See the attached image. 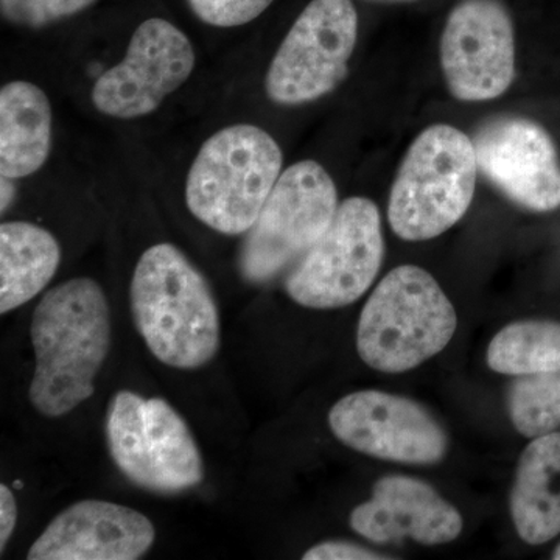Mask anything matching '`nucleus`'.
I'll use <instances>...</instances> for the list:
<instances>
[{"label": "nucleus", "instance_id": "f257e3e1", "mask_svg": "<svg viewBox=\"0 0 560 560\" xmlns=\"http://www.w3.org/2000/svg\"><path fill=\"white\" fill-rule=\"evenodd\" d=\"M110 312L101 283L66 280L44 294L33 312L35 353L28 400L46 418H62L95 393L108 359Z\"/></svg>", "mask_w": 560, "mask_h": 560}, {"label": "nucleus", "instance_id": "f03ea898", "mask_svg": "<svg viewBox=\"0 0 560 560\" xmlns=\"http://www.w3.org/2000/svg\"><path fill=\"white\" fill-rule=\"evenodd\" d=\"M130 305L136 329L165 366L200 370L219 353V304L208 280L175 245L143 250L132 272Z\"/></svg>", "mask_w": 560, "mask_h": 560}, {"label": "nucleus", "instance_id": "7ed1b4c3", "mask_svg": "<svg viewBox=\"0 0 560 560\" xmlns=\"http://www.w3.org/2000/svg\"><path fill=\"white\" fill-rule=\"evenodd\" d=\"M458 316L438 280L416 265L389 271L372 291L357 327V350L372 370L400 374L447 348Z\"/></svg>", "mask_w": 560, "mask_h": 560}, {"label": "nucleus", "instance_id": "20e7f679", "mask_svg": "<svg viewBox=\"0 0 560 560\" xmlns=\"http://www.w3.org/2000/svg\"><path fill=\"white\" fill-rule=\"evenodd\" d=\"M474 140L452 125L425 128L412 140L390 187V230L405 242L440 237L470 209L478 179Z\"/></svg>", "mask_w": 560, "mask_h": 560}, {"label": "nucleus", "instance_id": "39448f33", "mask_svg": "<svg viewBox=\"0 0 560 560\" xmlns=\"http://www.w3.org/2000/svg\"><path fill=\"white\" fill-rule=\"evenodd\" d=\"M283 154L256 125L223 128L202 143L186 180L191 215L224 235L248 232L282 175Z\"/></svg>", "mask_w": 560, "mask_h": 560}, {"label": "nucleus", "instance_id": "423d86ee", "mask_svg": "<svg viewBox=\"0 0 560 560\" xmlns=\"http://www.w3.org/2000/svg\"><path fill=\"white\" fill-rule=\"evenodd\" d=\"M106 444L117 469L139 488L176 493L205 480L197 441L167 400L135 390L114 394L106 411Z\"/></svg>", "mask_w": 560, "mask_h": 560}, {"label": "nucleus", "instance_id": "0eeeda50", "mask_svg": "<svg viewBox=\"0 0 560 560\" xmlns=\"http://www.w3.org/2000/svg\"><path fill=\"white\" fill-rule=\"evenodd\" d=\"M385 257L382 217L370 198L340 202L326 234L298 260L287 294L305 308L348 307L370 290Z\"/></svg>", "mask_w": 560, "mask_h": 560}, {"label": "nucleus", "instance_id": "6e6552de", "mask_svg": "<svg viewBox=\"0 0 560 560\" xmlns=\"http://www.w3.org/2000/svg\"><path fill=\"white\" fill-rule=\"evenodd\" d=\"M338 190L323 165L301 161L282 172L243 245L241 271L249 282H267L300 260L329 230Z\"/></svg>", "mask_w": 560, "mask_h": 560}, {"label": "nucleus", "instance_id": "1a4fd4ad", "mask_svg": "<svg viewBox=\"0 0 560 560\" xmlns=\"http://www.w3.org/2000/svg\"><path fill=\"white\" fill-rule=\"evenodd\" d=\"M360 18L353 0H312L280 43L265 77L276 105L319 101L346 80L359 40Z\"/></svg>", "mask_w": 560, "mask_h": 560}, {"label": "nucleus", "instance_id": "9d476101", "mask_svg": "<svg viewBox=\"0 0 560 560\" xmlns=\"http://www.w3.org/2000/svg\"><path fill=\"white\" fill-rule=\"evenodd\" d=\"M515 24L506 0H458L442 27L440 60L459 102L501 97L515 79Z\"/></svg>", "mask_w": 560, "mask_h": 560}, {"label": "nucleus", "instance_id": "9b49d317", "mask_svg": "<svg viewBox=\"0 0 560 560\" xmlns=\"http://www.w3.org/2000/svg\"><path fill=\"white\" fill-rule=\"evenodd\" d=\"M329 427L346 447L390 463L434 466L447 455L448 438L418 401L385 390L350 393L331 407Z\"/></svg>", "mask_w": 560, "mask_h": 560}, {"label": "nucleus", "instance_id": "f8f14e48", "mask_svg": "<svg viewBox=\"0 0 560 560\" xmlns=\"http://www.w3.org/2000/svg\"><path fill=\"white\" fill-rule=\"evenodd\" d=\"M195 50L172 22L151 18L136 28L119 65L95 81L92 105L114 119L149 116L190 79Z\"/></svg>", "mask_w": 560, "mask_h": 560}, {"label": "nucleus", "instance_id": "ddd939ff", "mask_svg": "<svg viewBox=\"0 0 560 560\" xmlns=\"http://www.w3.org/2000/svg\"><path fill=\"white\" fill-rule=\"evenodd\" d=\"M478 171L508 200L530 212L560 208V158L537 121L501 116L475 132Z\"/></svg>", "mask_w": 560, "mask_h": 560}, {"label": "nucleus", "instance_id": "4468645a", "mask_svg": "<svg viewBox=\"0 0 560 560\" xmlns=\"http://www.w3.org/2000/svg\"><path fill=\"white\" fill-rule=\"evenodd\" d=\"M156 539L142 512L103 500H83L61 511L33 541L31 560H136Z\"/></svg>", "mask_w": 560, "mask_h": 560}, {"label": "nucleus", "instance_id": "2eb2a0df", "mask_svg": "<svg viewBox=\"0 0 560 560\" xmlns=\"http://www.w3.org/2000/svg\"><path fill=\"white\" fill-rule=\"evenodd\" d=\"M349 523L375 544L411 539L427 547L451 544L464 528L463 515L452 503L429 482L407 475L375 482L372 499L350 512Z\"/></svg>", "mask_w": 560, "mask_h": 560}, {"label": "nucleus", "instance_id": "dca6fc26", "mask_svg": "<svg viewBox=\"0 0 560 560\" xmlns=\"http://www.w3.org/2000/svg\"><path fill=\"white\" fill-rule=\"evenodd\" d=\"M512 523L528 545H544L560 534V431L526 445L511 489Z\"/></svg>", "mask_w": 560, "mask_h": 560}, {"label": "nucleus", "instance_id": "f3484780", "mask_svg": "<svg viewBox=\"0 0 560 560\" xmlns=\"http://www.w3.org/2000/svg\"><path fill=\"white\" fill-rule=\"evenodd\" d=\"M51 105L31 81H10L0 91V176L27 178L46 164L51 149Z\"/></svg>", "mask_w": 560, "mask_h": 560}, {"label": "nucleus", "instance_id": "a211bd4d", "mask_svg": "<svg viewBox=\"0 0 560 560\" xmlns=\"http://www.w3.org/2000/svg\"><path fill=\"white\" fill-rule=\"evenodd\" d=\"M61 261L55 235L28 221L0 226V313L16 311L49 285Z\"/></svg>", "mask_w": 560, "mask_h": 560}, {"label": "nucleus", "instance_id": "6ab92c4d", "mask_svg": "<svg viewBox=\"0 0 560 560\" xmlns=\"http://www.w3.org/2000/svg\"><path fill=\"white\" fill-rule=\"evenodd\" d=\"M486 361L493 372L512 377L560 372V323L529 319L503 327Z\"/></svg>", "mask_w": 560, "mask_h": 560}, {"label": "nucleus", "instance_id": "aec40b11", "mask_svg": "<svg viewBox=\"0 0 560 560\" xmlns=\"http://www.w3.org/2000/svg\"><path fill=\"white\" fill-rule=\"evenodd\" d=\"M508 411L515 430L528 440L560 429V372L523 375L508 393Z\"/></svg>", "mask_w": 560, "mask_h": 560}, {"label": "nucleus", "instance_id": "412c9836", "mask_svg": "<svg viewBox=\"0 0 560 560\" xmlns=\"http://www.w3.org/2000/svg\"><path fill=\"white\" fill-rule=\"evenodd\" d=\"M97 0H0L2 16L14 25L43 27L73 16Z\"/></svg>", "mask_w": 560, "mask_h": 560}, {"label": "nucleus", "instance_id": "4be33fe9", "mask_svg": "<svg viewBox=\"0 0 560 560\" xmlns=\"http://www.w3.org/2000/svg\"><path fill=\"white\" fill-rule=\"evenodd\" d=\"M272 2L275 0H187L198 20L220 28L249 24Z\"/></svg>", "mask_w": 560, "mask_h": 560}, {"label": "nucleus", "instance_id": "5701e85b", "mask_svg": "<svg viewBox=\"0 0 560 560\" xmlns=\"http://www.w3.org/2000/svg\"><path fill=\"white\" fill-rule=\"evenodd\" d=\"M304 560H383L390 559L350 541H323L302 556Z\"/></svg>", "mask_w": 560, "mask_h": 560}, {"label": "nucleus", "instance_id": "b1692460", "mask_svg": "<svg viewBox=\"0 0 560 560\" xmlns=\"http://www.w3.org/2000/svg\"><path fill=\"white\" fill-rule=\"evenodd\" d=\"M18 523V503L13 490L0 485V552L5 551Z\"/></svg>", "mask_w": 560, "mask_h": 560}, {"label": "nucleus", "instance_id": "393cba45", "mask_svg": "<svg viewBox=\"0 0 560 560\" xmlns=\"http://www.w3.org/2000/svg\"><path fill=\"white\" fill-rule=\"evenodd\" d=\"M11 180L13 179L2 178V212H5L13 201L14 187L11 186Z\"/></svg>", "mask_w": 560, "mask_h": 560}, {"label": "nucleus", "instance_id": "a878e982", "mask_svg": "<svg viewBox=\"0 0 560 560\" xmlns=\"http://www.w3.org/2000/svg\"><path fill=\"white\" fill-rule=\"evenodd\" d=\"M370 2H377V3H411V2H419V0H370Z\"/></svg>", "mask_w": 560, "mask_h": 560}, {"label": "nucleus", "instance_id": "bb28decb", "mask_svg": "<svg viewBox=\"0 0 560 560\" xmlns=\"http://www.w3.org/2000/svg\"><path fill=\"white\" fill-rule=\"evenodd\" d=\"M552 559L560 560V544L558 545V548H556L555 555H552Z\"/></svg>", "mask_w": 560, "mask_h": 560}]
</instances>
